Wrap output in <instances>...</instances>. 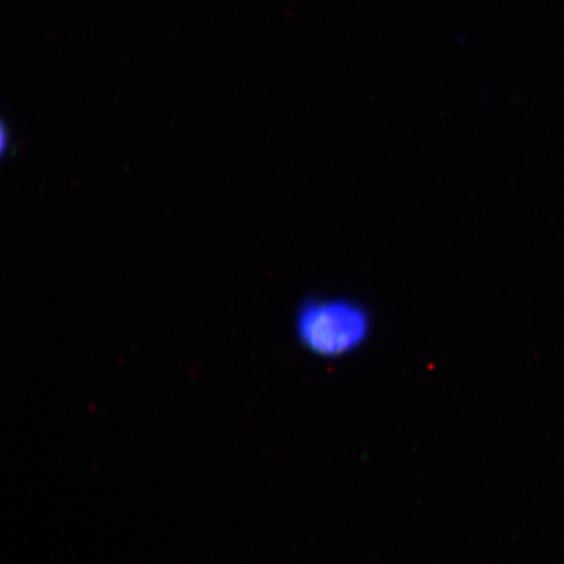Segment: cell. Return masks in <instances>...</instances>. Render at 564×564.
Masks as SVG:
<instances>
[{
	"instance_id": "1",
	"label": "cell",
	"mask_w": 564,
	"mask_h": 564,
	"mask_svg": "<svg viewBox=\"0 0 564 564\" xmlns=\"http://www.w3.org/2000/svg\"><path fill=\"white\" fill-rule=\"evenodd\" d=\"M372 316L364 303L345 295H314L294 315V334L308 355L340 361L361 350L372 335Z\"/></svg>"
}]
</instances>
